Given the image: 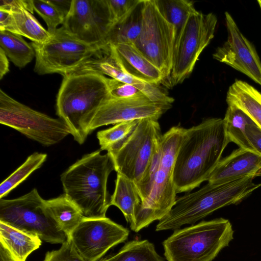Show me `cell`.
<instances>
[{"label":"cell","instance_id":"cell-1","mask_svg":"<svg viewBox=\"0 0 261 261\" xmlns=\"http://www.w3.org/2000/svg\"><path fill=\"white\" fill-rule=\"evenodd\" d=\"M229 142L223 119L208 118L185 128L174 168L176 193L190 192L207 181Z\"/></svg>","mask_w":261,"mask_h":261},{"label":"cell","instance_id":"cell-2","mask_svg":"<svg viewBox=\"0 0 261 261\" xmlns=\"http://www.w3.org/2000/svg\"><path fill=\"white\" fill-rule=\"evenodd\" d=\"M184 129L173 126L163 135L158 154L142 180L136 185L142 201L136 232L160 220L175 204L177 193L173 172Z\"/></svg>","mask_w":261,"mask_h":261},{"label":"cell","instance_id":"cell-3","mask_svg":"<svg viewBox=\"0 0 261 261\" xmlns=\"http://www.w3.org/2000/svg\"><path fill=\"white\" fill-rule=\"evenodd\" d=\"M113 170L114 164L110 154L96 150L83 155L61 175L64 194L84 217H106L111 205L107 182Z\"/></svg>","mask_w":261,"mask_h":261},{"label":"cell","instance_id":"cell-4","mask_svg":"<svg viewBox=\"0 0 261 261\" xmlns=\"http://www.w3.org/2000/svg\"><path fill=\"white\" fill-rule=\"evenodd\" d=\"M108 77L94 73H70L63 76L56 99L57 114L82 145L89 134L93 115L108 98Z\"/></svg>","mask_w":261,"mask_h":261},{"label":"cell","instance_id":"cell-5","mask_svg":"<svg viewBox=\"0 0 261 261\" xmlns=\"http://www.w3.org/2000/svg\"><path fill=\"white\" fill-rule=\"evenodd\" d=\"M254 178L249 175L223 184L208 182L176 198L171 210L159 221L155 230H175L192 225L220 208L237 204L261 186L253 182Z\"/></svg>","mask_w":261,"mask_h":261},{"label":"cell","instance_id":"cell-6","mask_svg":"<svg viewBox=\"0 0 261 261\" xmlns=\"http://www.w3.org/2000/svg\"><path fill=\"white\" fill-rule=\"evenodd\" d=\"M230 222L219 218L177 229L163 242L167 261H212L233 239Z\"/></svg>","mask_w":261,"mask_h":261},{"label":"cell","instance_id":"cell-7","mask_svg":"<svg viewBox=\"0 0 261 261\" xmlns=\"http://www.w3.org/2000/svg\"><path fill=\"white\" fill-rule=\"evenodd\" d=\"M0 221L39 237L51 244H63L68 236L58 226L38 190L12 199H0Z\"/></svg>","mask_w":261,"mask_h":261},{"label":"cell","instance_id":"cell-8","mask_svg":"<svg viewBox=\"0 0 261 261\" xmlns=\"http://www.w3.org/2000/svg\"><path fill=\"white\" fill-rule=\"evenodd\" d=\"M30 44L36 54L34 70L39 75L69 74L101 49L80 40L63 26L47 42Z\"/></svg>","mask_w":261,"mask_h":261},{"label":"cell","instance_id":"cell-9","mask_svg":"<svg viewBox=\"0 0 261 261\" xmlns=\"http://www.w3.org/2000/svg\"><path fill=\"white\" fill-rule=\"evenodd\" d=\"M0 123L45 146L56 144L68 135L62 119L52 118L15 100L0 89Z\"/></svg>","mask_w":261,"mask_h":261},{"label":"cell","instance_id":"cell-10","mask_svg":"<svg viewBox=\"0 0 261 261\" xmlns=\"http://www.w3.org/2000/svg\"><path fill=\"white\" fill-rule=\"evenodd\" d=\"M162 136L158 120L140 119L128 140L117 151L110 154L117 173L138 185L158 154Z\"/></svg>","mask_w":261,"mask_h":261},{"label":"cell","instance_id":"cell-11","mask_svg":"<svg viewBox=\"0 0 261 261\" xmlns=\"http://www.w3.org/2000/svg\"><path fill=\"white\" fill-rule=\"evenodd\" d=\"M217 23L213 13L196 10L190 15L173 49L170 85L180 84L190 76L200 55L214 38Z\"/></svg>","mask_w":261,"mask_h":261},{"label":"cell","instance_id":"cell-12","mask_svg":"<svg viewBox=\"0 0 261 261\" xmlns=\"http://www.w3.org/2000/svg\"><path fill=\"white\" fill-rule=\"evenodd\" d=\"M174 30L159 11L155 0H144L143 22L134 45L169 81L172 66Z\"/></svg>","mask_w":261,"mask_h":261},{"label":"cell","instance_id":"cell-13","mask_svg":"<svg viewBox=\"0 0 261 261\" xmlns=\"http://www.w3.org/2000/svg\"><path fill=\"white\" fill-rule=\"evenodd\" d=\"M113 24L107 0H72L62 26L80 40L102 48L109 45Z\"/></svg>","mask_w":261,"mask_h":261},{"label":"cell","instance_id":"cell-14","mask_svg":"<svg viewBox=\"0 0 261 261\" xmlns=\"http://www.w3.org/2000/svg\"><path fill=\"white\" fill-rule=\"evenodd\" d=\"M129 232L107 217L84 218L68 238L85 261H98L112 247L124 242Z\"/></svg>","mask_w":261,"mask_h":261},{"label":"cell","instance_id":"cell-15","mask_svg":"<svg viewBox=\"0 0 261 261\" xmlns=\"http://www.w3.org/2000/svg\"><path fill=\"white\" fill-rule=\"evenodd\" d=\"M94 73L133 85L150 100L171 108L174 99L161 86L145 82L127 73L122 67L111 45L99 50L70 73Z\"/></svg>","mask_w":261,"mask_h":261},{"label":"cell","instance_id":"cell-16","mask_svg":"<svg viewBox=\"0 0 261 261\" xmlns=\"http://www.w3.org/2000/svg\"><path fill=\"white\" fill-rule=\"evenodd\" d=\"M227 38L213 58L246 75L261 86V61L254 46L240 31L231 15L225 13Z\"/></svg>","mask_w":261,"mask_h":261},{"label":"cell","instance_id":"cell-17","mask_svg":"<svg viewBox=\"0 0 261 261\" xmlns=\"http://www.w3.org/2000/svg\"><path fill=\"white\" fill-rule=\"evenodd\" d=\"M170 108L156 103L147 97L118 99L110 96L95 111L89 125V132L102 126L144 118L156 120Z\"/></svg>","mask_w":261,"mask_h":261},{"label":"cell","instance_id":"cell-18","mask_svg":"<svg viewBox=\"0 0 261 261\" xmlns=\"http://www.w3.org/2000/svg\"><path fill=\"white\" fill-rule=\"evenodd\" d=\"M249 175L261 176V155L254 150L239 147L221 159L207 181L219 184Z\"/></svg>","mask_w":261,"mask_h":261},{"label":"cell","instance_id":"cell-19","mask_svg":"<svg viewBox=\"0 0 261 261\" xmlns=\"http://www.w3.org/2000/svg\"><path fill=\"white\" fill-rule=\"evenodd\" d=\"M123 69L129 74L145 82L160 85L165 80L160 70L145 57L134 45L110 44Z\"/></svg>","mask_w":261,"mask_h":261},{"label":"cell","instance_id":"cell-20","mask_svg":"<svg viewBox=\"0 0 261 261\" xmlns=\"http://www.w3.org/2000/svg\"><path fill=\"white\" fill-rule=\"evenodd\" d=\"M41 244L42 240L37 236L0 221V248L9 261H26Z\"/></svg>","mask_w":261,"mask_h":261},{"label":"cell","instance_id":"cell-21","mask_svg":"<svg viewBox=\"0 0 261 261\" xmlns=\"http://www.w3.org/2000/svg\"><path fill=\"white\" fill-rule=\"evenodd\" d=\"M111 204L116 206L122 212L126 221L129 223L130 229L135 231L142 208V201L135 184L117 173Z\"/></svg>","mask_w":261,"mask_h":261},{"label":"cell","instance_id":"cell-22","mask_svg":"<svg viewBox=\"0 0 261 261\" xmlns=\"http://www.w3.org/2000/svg\"><path fill=\"white\" fill-rule=\"evenodd\" d=\"M226 102L243 111L261 129V93L254 87L236 80L229 87Z\"/></svg>","mask_w":261,"mask_h":261},{"label":"cell","instance_id":"cell-23","mask_svg":"<svg viewBox=\"0 0 261 261\" xmlns=\"http://www.w3.org/2000/svg\"><path fill=\"white\" fill-rule=\"evenodd\" d=\"M144 0H139L132 10L123 18L114 23L107 38V44L134 45L142 26Z\"/></svg>","mask_w":261,"mask_h":261},{"label":"cell","instance_id":"cell-24","mask_svg":"<svg viewBox=\"0 0 261 261\" xmlns=\"http://www.w3.org/2000/svg\"><path fill=\"white\" fill-rule=\"evenodd\" d=\"M47 207L60 228L68 238L84 219L79 208L64 194L46 200Z\"/></svg>","mask_w":261,"mask_h":261},{"label":"cell","instance_id":"cell-25","mask_svg":"<svg viewBox=\"0 0 261 261\" xmlns=\"http://www.w3.org/2000/svg\"><path fill=\"white\" fill-rule=\"evenodd\" d=\"M155 2L161 14L174 28V48L190 15L196 10L193 2L188 0H155Z\"/></svg>","mask_w":261,"mask_h":261},{"label":"cell","instance_id":"cell-26","mask_svg":"<svg viewBox=\"0 0 261 261\" xmlns=\"http://www.w3.org/2000/svg\"><path fill=\"white\" fill-rule=\"evenodd\" d=\"M0 48L15 66L22 68L35 57V50L21 35L0 31Z\"/></svg>","mask_w":261,"mask_h":261},{"label":"cell","instance_id":"cell-27","mask_svg":"<svg viewBox=\"0 0 261 261\" xmlns=\"http://www.w3.org/2000/svg\"><path fill=\"white\" fill-rule=\"evenodd\" d=\"M98 261H165L156 251L154 245L147 240L127 242L115 254Z\"/></svg>","mask_w":261,"mask_h":261},{"label":"cell","instance_id":"cell-28","mask_svg":"<svg viewBox=\"0 0 261 261\" xmlns=\"http://www.w3.org/2000/svg\"><path fill=\"white\" fill-rule=\"evenodd\" d=\"M223 120L230 142L234 143L240 148L254 150L246 134V126L254 122L246 113L233 105H228Z\"/></svg>","mask_w":261,"mask_h":261},{"label":"cell","instance_id":"cell-29","mask_svg":"<svg viewBox=\"0 0 261 261\" xmlns=\"http://www.w3.org/2000/svg\"><path fill=\"white\" fill-rule=\"evenodd\" d=\"M140 120L120 122L98 132L96 136L100 150H106L109 154L117 151L132 136Z\"/></svg>","mask_w":261,"mask_h":261},{"label":"cell","instance_id":"cell-30","mask_svg":"<svg viewBox=\"0 0 261 261\" xmlns=\"http://www.w3.org/2000/svg\"><path fill=\"white\" fill-rule=\"evenodd\" d=\"M11 12L14 19L16 34L24 36L33 42L43 43L51 37L35 16L23 8L14 9Z\"/></svg>","mask_w":261,"mask_h":261},{"label":"cell","instance_id":"cell-31","mask_svg":"<svg viewBox=\"0 0 261 261\" xmlns=\"http://www.w3.org/2000/svg\"><path fill=\"white\" fill-rule=\"evenodd\" d=\"M47 159V154L35 152L29 156L25 161L4 180L0 185V198L25 180L33 172L39 169Z\"/></svg>","mask_w":261,"mask_h":261},{"label":"cell","instance_id":"cell-32","mask_svg":"<svg viewBox=\"0 0 261 261\" xmlns=\"http://www.w3.org/2000/svg\"><path fill=\"white\" fill-rule=\"evenodd\" d=\"M34 11L36 12L45 22L48 32L51 35L63 24L65 17L49 2L44 0H32Z\"/></svg>","mask_w":261,"mask_h":261},{"label":"cell","instance_id":"cell-33","mask_svg":"<svg viewBox=\"0 0 261 261\" xmlns=\"http://www.w3.org/2000/svg\"><path fill=\"white\" fill-rule=\"evenodd\" d=\"M108 86L110 96L115 98L134 99L147 97L136 87L115 79L109 78Z\"/></svg>","mask_w":261,"mask_h":261},{"label":"cell","instance_id":"cell-34","mask_svg":"<svg viewBox=\"0 0 261 261\" xmlns=\"http://www.w3.org/2000/svg\"><path fill=\"white\" fill-rule=\"evenodd\" d=\"M43 261H85L78 253L71 240H67L58 250L47 252Z\"/></svg>","mask_w":261,"mask_h":261},{"label":"cell","instance_id":"cell-35","mask_svg":"<svg viewBox=\"0 0 261 261\" xmlns=\"http://www.w3.org/2000/svg\"><path fill=\"white\" fill-rule=\"evenodd\" d=\"M114 23L126 16L139 0H107Z\"/></svg>","mask_w":261,"mask_h":261},{"label":"cell","instance_id":"cell-36","mask_svg":"<svg viewBox=\"0 0 261 261\" xmlns=\"http://www.w3.org/2000/svg\"><path fill=\"white\" fill-rule=\"evenodd\" d=\"M246 134L252 148L261 155V129L253 122L246 126Z\"/></svg>","mask_w":261,"mask_h":261},{"label":"cell","instance_id":"cell-37","mask_svg":"<svg viewBox=\"0 0 261 261\" xmlns=\"http://www.w3.org/2000/svg\"><path fill=\"white\" fill-rule=\"evenodd\" d=\"M15 8H24L32 14L34 11L32 0H0V9L10 11Z\"/></svg>","mask_w":261,"mask_h":261},{"label":"cell","instance_id":"cell-38","mask_svg":"<svg viewBox=\"0 0 261 261\" xmlns=\"http://www.w3.org/2000/svg\"><path fill=\"white\" fill-rule=\"evenodd\" d=\"M0 31L16 34L13 18L10 12L0 9Z\"/></svg>","mask_w":261,"mask_h":261},{"label":"cell","instance_id":"cell-39","mask_svg":"<svg viewBox=\"0 0 261 261\" xmlns=\"http://www.w3.org/2000/svg\"><path fill=\"white\" fill-rule=\"evenodd\" d=\"M49 1L65 18L70 11L72 0Z\"/></svg>","mask_w":261,"mask_h":261},{"label":"cell","instance_id":"cell-40","mask_svg":"<svg viewBox=\"0 0 261 261\" xmlns=\"http://www.w3.org/2000/svg\"><path fill=\"white\" fill-rule=\"evenodd\" d=\"M9 72V62L8 58L3 50L0 48V79Z\"/></svg>","mask_w":261,"mask_h":261},{"label":"cell","instance_id":"cell-41","mask_svg":"<svg viewBox=\"0 0 261 261\" xmlns=\"http://www.w3.org/2000/svg\"><path fill=\"white\" fill-rule=\"evenodd\" d=\"M0 261H9L7 256L2 249L0 248Z\"/></svg>","mask_w":261,"mask_h":261},{"label":"cell","instance_id":"cell-42","mask_svg":"<svg viewBox=\"0 0 261 261\" xmlns=\"http://www.w3.org/2000/svg\"><path fill=\"white\" fill-rule=\"evenodd\" d=\"M257 2H258V4L259 5V7L260 8V9H261V1L260 0L257 1Z\"/></svg>","mask_w":261,"mask_h":261},{"label":"cell","instance_id":"cell-43","mask_svg":"<svg viewBox=\"0 0 261 261\" xmlns=\"http://www.w3.org/2000/svg\"><path fill=\"white\" fill-rule=\"evenodd\" d=\"M261 1V0H260Z\"/></svg>","mask_w":261,"mask_h":261}]
</instances>
